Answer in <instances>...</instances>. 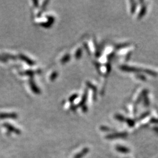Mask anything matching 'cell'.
Returning <instances> with one entry per match:
<instances>
[{
	"label": "cell",
	"instance_id": "obj_1",
	"mask_svg": "<svg viewBox=\"0 0 158 158\" xmlns=\"http://www.w3.org/2000/svg\"><path fill=\"white\" fill-rule=\"evenodd\" d=\"M3 126L7 129L9 132H14L15 134H17V135H20L21 134V131L20 129H18L14 127L13 125H12L8 123H5L3 124Z\"/></svg>",
	"mask_w": 158,
	"mask_h": 158
},
{
	"label": "cell",
	"instance_id": "obj_2",
	"mask_svg": "<svg viewBox=\"0 0 158 158\" xmlns=\"http://www.w3.org/2000/svg\"><path fill=\"white\" fill-rule=\"evenodd\" d=\"M29 84L32 90V91L36 94H39L41 93V91L39 90V88H38V87L36 86L34 80L32 79V77H31V79L29 80Z\"/></svg>",
	"mask_w": 158,
	"mask_h": 158
},
{
	"label": "cell",
	"instance_id": "obj_3",
	"mask_svg": "<svg viewBox=\"0 0 158 158\" xmlns=\"http://www.w3.org/2000/svg\"><path fill=\"white\" fill-rule=\"evenodd\" d=\"M18 115L15 113H0V119H16Z\"/></svg>",
	"mask_w": 158,
	"mask_h": 158
},
{
	"label": "cell",
	"instance_id": "obj_4",
	"mask_svg": "<svg viewBox=\"0 0 158 158\" xmlns=\"http://www.w3.org/2000/svg\"><path fill=\"white\" fill-rule=\"evenodd\" d=\"M19 58H20L22 60L24 61L25 63H27L28 65H29V66H34V65L35 64V62L34 60L31 59L30 58L27 57V56H25V55H23V54H20V56H19Z\"/></svg>",
	"mask_w": 158,
	"mask_h": 158
},
{
	"label": "cell",
	"instance_id": "obj_5",
	"mask_svg": "<svg viewBox=\"0 0 158 158\" xmlns=\"http://www.w3.org/2000/svg\"><path fill=\"white\" fill-rule=\"evenodd\" d=\"M38 72V71H34V70H27V71L21 73V74L23 76H29L31 77H32L34 76V74Z\"/></svg>",
	"mask_w": 158,
	"mask_h": 158
},
{
	"label": "cell",
	"instance_id": "obj_6",
	"mask_svg": "<svg viewBox=\"0 0 158 158\" xmlns=\"http://www.w3.org/2000/svg\"><path fill=\"white\" fill-rule=\"evenodd\" d=\"M2 55L6 59H7V58L11 59H16V57L15 56H14L11 54H8V53H3Z\"/></svg>",
	"mask_w": 158,
	"mask_h": 158
},
{
	"label": "cell",
	"instance_id": "obj_7",
	"mask_svg": "<svg viewBox=\"0 0 158 158\" xmlns=\"http://www.w3.org/2000/svg\"><path fill=\"white\" fill-rule=\"evenodd\" d=\"M0 61L4 63H7V59L4 58L2 55H0Z\"/></svg>",
	"mask_w": 158,
	"mask_h": 158
},
{
	"label": "cell",
	"instance_id": "obj_8",
	"mask_svg": "<svg viewBox=\"0 0 158 158\" xmlns=\"http://www.w3.org/2000/svg\"><path fill=\"white\" fill-rule=\"evenodd\" d=\"M56 77H57V73L55 72V73H53L52 74V76H50V80H52V81L54 80Z\"/></svg>",
	"mask_w": 158,
	"mask_h": 158
},
{
	"label": "cell",
	"instance_id": "obj_9",
	"mask_svg": "<svg viewBox=\"0 0 158 158\" xmlns=\"http://www.w3.org/2000/svg\"><path fill=\"white\" fill-rule=\"evenodd\" d=\"M34 5L36 7H38V1H34Z\"/></svg>",
	"mask_w": 158,
	"mask_h": 158
}]
</instances>
